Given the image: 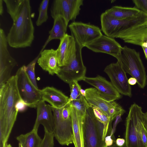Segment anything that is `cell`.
Returning <instances> with one entry per match:
<instances>
[{
  "label": "cell",
  "instance_id": "b9f144b4",
  "mask_svg": "<svg viewBox=\"0 0 147 147\" xmlns=\"http://www.w3.org/2000/svg\"><path fill=\"white\" fill-rule=\"evenodd\" d=\"M6 147H12V146L10 144H8Z\"/></svg>",
  "mask_w": 147,
  "mask_h": 147
},
{
  "label": "cell",
  "instance_id": "83f0119b",
  "mask_svg": "<svg viewBox=\"0 0 147 147\" xmlns=\"http://www.w3.org/2000/svg\"><path fill=\"white\" fill-rule=\"evenodd\" d=\"M40 53L34 59L29 63L27 66H26V73L34 87L38 89L37 85L36 79L35 72V68L36 64L40 57Z\"/></svg>",
  "mask_w": 147,
  "mask_h": 147
},
{
  "label": "cell",
  "instance_id": "7402d4cb",
  "mask_svg": "<svg viewBox=\"0 0 147 147\" xmlns=\"http://www.w3.org/2000/svg\"><path fill=\"white\" fill-rule=\"evenodd\" d=\"M54 20L53 27L49 32V36L43 46L42 51L50 41L54 39L60 40L66 34L68 24L64 19L61 16H58Z\"/></svg>",
  "mask_w": 147,
  "mask_h": 147
},
{
  "label": "cell",
  "instance_id": "ffe728a7",
  "mask_svg": "<svg viewBox=\"0 0 147 147\" xmlns=\"http://www.w3.org/2000/svg\"><path fill=\"white\" fill-rule=\"evenodd\" d=\"M85 91V98L88 103L92 106L99 108L110 117V109L117 103L115 101H109L106 100L99 94L95 88H87Z\"/></svg>",
  "mask_w": 147,
  "mask_h": 147
},
{
  "label": "cell",
  "instance_id": "74e56055",
  "mask_svg": "<svg viewBox=\"0 0 147 147\" xmlns=\"http://www.w3.org/2000/svg\"><path fill=\"white\" fill-rule=\"evenodd\" d=\"M143 121L145 127L147 130V111L143 114Z\"/></svg>",
  "mask_w": 147,
  "mask_h": 147
},
{
  "label": "cell",
  "instance_id": "5b68a950",
  "mask_svg": "<svg viewBox=\"0 0 147 147\" xmlns=\"http://www.w3.org/2000/svg\"><path fill=\"white\" fill-rule=\"evenodd\" d=\"M84 147H107L104 136V126L95 117L92 107L87 110L83 122Z\"/></svg>",
  "mask_w": 147,
  "mask_h": 147
},
{
  "label": "cell",
  "instance_id": "4dcf8cb0",
  "mask_svg": "<svg viewBox=\"0 0 147 147\" xmlns=\"http://www.w3.org/2000/svg\"><path fill=\"white\" fill-rule=\"evenodd\" d=\"M138 128L142 141L145 147H147V130L143 122V116L139 120Z\"/></svg>",
  "mask_w": 147,
  "mask_h": 147
},
{
  "label": "cell",
  "instance_id": "277c9868",
  "mask_svg": "<svg viewBox=\"0 0 147 147\" xmlns=\"http://www.w3.org/2000/svg\"><path fill=\"white\" fill-rule=\"evenodd\" d=\"M100 20L101 30L105 35L114 38L123 31L144 24L147 20V14L141 11L136 16L121 20L114 18L104 12L101 15Z\"/></svg>",
  "mask_w": 147,
  "mask_h": 147
},
{
  "label": "cell",
  "instance_id": "ee69618b",
  "mask_svg": "<svg viewBox=\"0 0 147 147\" xmlns=\"http://www.w3.org/2000/svg\"><path fill=\"white\" fill-rule=\"evenodd\" d=\"M144 24L146 25H147V20L146 21V22L144 23Z\"/></svg>",
  "mask_w": 147,
  "mask_h": 147
},
{
  "label": "cell",
  "instance_id": "8992f818",
  "mask_svg": "<svg viewBox=\"0 0 147 147\" xmlns=\"http://www.w3.org/2000/svg\"><path fill=\"white\" fill-rule=\"evenodd\" d=\"M143 113L141 107L136 103L129 108L125 124L126 147H145L141 138L138 128L139 120Z\"/></svg>",
  "mask_w": 147,
  "mask_h": 147
},
{
  "label": "cell",
  "instance_id": "d6a6232c",
  "mask_svg": "<svg viewBox=\"0 0 147 147\" xmlns=\"http://www.w3.org/2000/svg\"><path fill=\"white\" fill-rule=\"evenodd\" d=\"M28 106L24 101L22 98L16 102V107L18 112H23L27 109Z\"/></svg>",
  "mask_w": 147,
  "mask_h": 147
},
{
  "label": "cell",
  "instance_id": "7c38bea8",
  "mask_svg": "<svg viewBox=\"0 0 147 147\" xmlns=\"http://www.w3.org/2000/svg\"><path fill=\"white\" fill-rule=\"evenodd\" d=\"M104 71L108 75L112 85L120 93L130 97L131 96V88L128 83L126 73L118 61L107 65Z\"/></svg>",
  "mask_w": 147,
  "mask_h": 147
},
{
  "label": "cell",
  "instance_id": "8d00e7d4",
  "mask_svg": "<svg viewBox=\"0 0 147 147\" xmlns=\"http://www.w3.org/2000/svg\"><path fill=\"white\" fill-rule=\"evenodd\" d=\"M128 82L129 84L131 85H134L137 83L136 79L135 78L133 77L129 78L128 80Z\"/></svg>",
  "mask_w": 147,
  "mask_h": 147
},
{
  "label": "cell",
  "instance_id": "9a60e30c",
  "mask_svg": "<svg viewBox=\"0 0 147 147\" xmlns=\"http://www.w3.org/2000/svg\"><path fill=\"white\" fill-rule=\"evenodd\" d=\"M125 42L147 47V25L144 23L128 29L116 37Z\"/></svg>",
  "mask_w": 147,
  "mask_h": 147
},
{
  "label": "cell",
  "instance_id": "f546056e",
  "mask_svg": "<svg viewBox=\"0 0 147 147\" xmlns=\"http://www.w3.org/2000/svg\"><path fill=\"white\" fill-rule=\"evenodd\" d=\"M44 137L40 147H54V136L53 133L44 129Z\"/></svg>",
  "mask_w": 147,
  "mask_h": 147
},
{
  "label": "cell",
  "instance_id": "484cf974",
  "mask_svg": "<svg viewBox=\"0 0 147 147\" xmlns=\"http://www.w3.org/2000/svg\"><path fill=\"white\" fill-rule=\"evenodd\" d=\"M49 0H43L41 2L38 8L39 15L36 22L37 26H41L47 21L48 18L47 9Z\"/></svg>",
  "mask_w": 147,
  "mask_h": 147
},
{
  "label": "cell",
  "instance_id": "60d3db41",
  "mask_svg": "<svg viewBox=\"0 0 147 147\" xmlns=\"http://www.w3.org/2000/svg\"><path fill=\"white\" fill-rule=\"evenodd\" d=\"M108 147H126L124 145L122 147H120L117 146L115 142L112 146H108Z\"/></svg>",
  "mask_w": 147,
  "mask_h": 147
},
{
  "label": "cell",
  "instance_id": "e575fe53",
  "mask_svg": "<svg viewBox=\"0 0 147 147\" xmlns=\"http://www.w3.org/2000/svg\"><path fill=\"white\" fill-rule=\"evenodd\" d=\"M115 140L111 136H106L105 140V144L107 147L112 146L115 142Z\"/></svg>",
  "mask_w": 147,
  "mask_h": 147
},
{
  "label": "cell",
  "instance_id": "6da1fadb",
  "mask_svg": "<svg viewBox=\"0 0 147 147\" xmlns=\"http://www.w3.org/2000/svg\"><path fill=\"white\" fill-rule=\"evenodd\" d=\"M13 23L6 36L8 44L15 48L30 47L34 38V28L29 0H3Z\"/></svg>",
  "mask_w": 147,
  "mask_h": 147
},
{
  "label": "cell",
  "instance_id": "30bf717a",
  "mask_svg": "<svg viewBox=\"0 0 147 147\" xmlns=\"http://www.w3.org/2000/svg\"><path fill=\"white\" fill-rule=\"evenodd\" d=\"M83 0H54L50 9L51 15L54 19L58 16L63 17L68 24L70 21L74 22L80 14Z\"/></svg>",
  "mask_w": 147,
  "mask_h": 147
},
{
  "label": "cell",
  "instance_id": "d4e9b609",
  "mask_svg": "<svg viewBox=\"0 0 147 147\" xmlns=\"http://www.w3.org/2000/svg\"><path fill=\"white\" fill-rule=\"evenodd\" d=\"M94 114L97 119L104 126V136H110L112 127V121L110 117L105 113L98 107L92 106Z\"/></svg>",
  "mask_w": 147,
  "mask_h": 147
},
{
  "label": "cell",
  "instance_id": "d590c367",
  "mask_svg": "<svg viewBox=\"0 0 147 147\" xmlns=\"http://www.w3.org/2000/svg\"><path fill=\"white\" fill-rule=\"evenodd\" d=\"M115 143L117 146L122 147L125 145V140L123 138H118L116 140Z\"/></svg>",
  "mask_w": 147,
  "mask_h": 147
},
{
  "label": "cell",
  "instance_id": "52a82bcc",
  "mask_svg": "<svg viewBox=\"0 0 147 147\" xmlns=\"http://www.w3.org/2000/svg\"><path fill=\"white\" fill-rule=\"evenodd\" d=\"M76 44L75 52L69 63L66 66L60 67V70L57 75L61 80L69 84L74 80H83L86 77V68L82 60V48L76 41Z\"/></svg>",
  "mask_w": 147,
  "mask_h": 147
},
{
  "label": "cell",
  "instance_id": "cb8c5ba5",
  "mask_svg": "<svg viewBox=\"0 0 147 147\" xmlns=\"http://www.w3.org/2000/svg\"><path fill=\"white\" fill-rule=\"evenodd\" d=\"M16 139L22 147H40L42 139L38 135V131L33 129L28 133L17 136Z\"/></svg>",
  "mask_w": 147,
  "mask_h": 147
},
{
  "label": "cell",
  "instance_id": "f35d334b",
  "mask_svg": "<svg viewBox=\"0 0 147 147\" xmlns=\"http://www.w3.org/2000/svg\"><path fill=\"white\" fill-rule=\"evenodd\" d=\"M3 0H0V15L1 16L2 15L3 12Z\"/></svg>",
  "mask_w": 147,
  "mask_h": 147
},
{
  "label": "cell",
  "instance_id": "9c48e42d",
  "mask_svg": "<svg viewBox=\"0 0 147 147\" xmlns=\"http://www.w3.org/2000/svg\"><path fill=\"white\" fill-rule=\"evenodd\" d=\"M68 27L71 35L82 48L102 35L99 27L89 23L74 21Z\"/></svg>",
  "mask_w": 147,
  "mask_h": 147
},
{
  "label": "cell",
  "instance_id": "836d02e7",
  "mask_svg": "<svg viewBox=\"0 0 147 147\" xmlns=\"http://www.w3.org/2000/svg\"><path fill=\"white\" fill-rule=\"evenodd\" d=\"M125 113L121 112L117 115L115 118V120L114 123L111 133L110 136L113 138H115L113 136L115 132L116 128L118 124L122 121L121 116Z\"/></svg>",
  "mask_w": 147,
  "mask_h": 147
},
{
  "label": "cell",
  "instance_id": "603a6c76",
  "mask_svg": "<svg viewBox=\"0 0 147 147\" xmlns=\"http://www.w3.org/2000/svg\"><path fill=\"white\" fill-rule=\"evenodd\" d=\"M141 11L135 7L115 6L107 9L105 12L114 18L121 20L136 16Z\"/></svg>",
  "mask_w": 147,
  "mask_h": 147
},
{
  "label": "cell",
  "instance_id": "5bb4252c",
  "mask_svg": "<svg viewBox=\"0 0 147 147\" xmlns=\"http://www.w3.org/2000/svg\"><path fill=\"white\" fill-rule=\"evenodd\" d=\"M86 47L94 52L107 54L115 58L122 47L114 38L103 34Z\"/></svg>",
  "mask_w": 147,
  "mask_h": 147
},
{
  "label": "cell",
  "instance_id": "7a4b0ae2",
  "mask_svg": "<svg viewBox=\"0 0 147 147\" xmlns=\"http://www.w3.org/2000/svg\"><path fill=\"white\" fill-rule=\"evenodd\" d=\"M16 75L0 87V147H6L18 111L16 104L21 98Z\"/></svg>",
  "mask_w": 147,
  "mask_h": 147
},
{
  "label": "cell",
  "instance_id": "e0dca14e",
  "mask_svg": "<svg viewBox=\"0 0 147 147\" xmlns=\"http://www.w3.org/2000/svg\"><path fill=\"white\" fill-rule=\"evenodd\" d=\"M36 108L37 115L33 129L38 131L40 125H42L44 129L53 133L54 117L51 106L42 100L38 103Z\"/></svg>",
  "mask_w": 147,
  "mask_h": 147
},
{
  "label": "cell",
  "instance_id": "8fae6325",
  "mask_svg": "<svg viewBox=\"0 0 147 147\" xmlns=\"http://www.w3.org/2000/svg\"><path fill=\"white\" fill-rule=\"evenodd\" d=\"M8 42L3 29H0V87L11 78L13 68L17 65L16 60L7 49Z\"/></svg>",
  "mask_w": 147,
  "mask_h": 147
},
{
  "label": "cell",
  "instance_id": "4fadbf2b",
  "mask_svg": "<svg viewBox=\"0 0 147 147\" xmlns=\"http://www.w3.org/2000/svg\"><path fill=\"white\" fill-rule=\"evenodd\" d=\"M83 80L94 87L99 94L107 101H115L121 98L120 93L111 82L101 76L97 75L94 78L85 77Z\"/></svg>",
  "mask_w": 147,
  "mask_h": 147
},
{
  "label": "cell",
  "instance_id": "44dd1931",
  "mask_svg": "<svg viewBox=\"0 0 147 147\" xmlns=\"http://www.w3.org/2000/svg\"><path fill=\"white\" fill-rule=\"evenodd\" d=\"M71 117L74 146L84 147L83 128L84 116L79 113L71 104Z\"/></svg>",
  "mask_w": 147,
  "mask_h": 147
},
{
  "label": "cell",
  "instance_id": "f1b7e54d",
  "mask_svg": "<svg viewBox=\"0 0 147 147\" xmlns=\"http://www.w3.org/2000/svg\"><path fill=\"white\" fill-rule=\"evenodd\" d=\"M69 85L71 92L69 103L72 100L80 99L83 96L81 92L82 88L77 81H73L69 84Z\"/></svg>",
  "mask_w": 147,
  "mask_h": 147
},
{
  "label": "cell",
  "instance_id": "1f68e13d",
  "mask_svg": "<svg viewBox=\"0 0 147 147\" xmlns=\"http://www.w3.org/2000/svg\"><path fill=\"white\" fill-rule=\"evenodd\" d=\"M135 7L147 14V0H133Z\"/></svg>",
  "mask_w": 147,
  "mask_h": 147
},
{
  "label": "cell",
  "instance_id": "d6986e66",
  "mask_svg": "<svg viewBox=\"0 0 147 147\" xmlns=\"http://www.w3.org/2000/svg\"><path fill=\"white\" fill-rule=\"evenodd\" d=\"M37 62L44 70L51 75H57L60 70L58 65L56 50L53 49L41 51Z\"/></svg>",
  "mask_w": 147,
  "mask_h": 147
},
{
  "label": "cell",
  "instance_id": "ba28073f",
  "mask_svg": "<svg viewBox=\"0 0 147 147\" xmlns=\"http://www.w3.org/2000/svg\"><path fill=\"white\" fill-rule=\"evenodd\" d=\"M17 86L21 98L28 107L36 108L38 103L42 100L39 89L34 86L26 71V66L23 65L17 70Z\"/></svg>",
  "mask_w": 147,
  "mask_h": 147
},
{
  "label": "cell",
  "instance_id": "2e32d148",
  "mask_svg": "<svg viewBox=\"0 0 147 147\" xmlns=\"http://www.w3.org/2000/svg\"><path fill=\"white\" fill-rule=\"evenodd\" d=\"M76 47L74 38L66 33L60 40L58 47L56 50L59 67L66 66L69 64L75 52Z\"/></svg>",
  "mask_w": 147,
  "mask_h": 147
},
{
  "label": "cell",
  "instance_id": "4316f807",
  "mask_svg": "<svg viewBox=\"0 0 147 147\" xmlns=\"http://www.w3.org/2000/svg\"><path fill=\"white\" fill-rule=\"evenodd\" d=\"M70 103L77 111L84 116H85L87 109L92 107L84 96L80 99L72 100Z\"/></svg>",
  "mask_w": 147,
  "mask_h": 147
},
{
  "label": "cell",
  "instance_id": "3957f363",
  "mask_svg": "<svg viewBox=\"0 0 147 147\" xmlns=\"http://www.w3.org/2000/svg\"><path fill=\"white\" fill-rule=\"evenodd\" d=\"M116 58L126 73L135 78L139 86L144 88L147 84V76L140 53L125 46Z\"/></svg>",
  "mask_w": 147,
  "mask_h": 147
},
{
  "label": "cell",
  "instance_id": "ac0fdd59",
  "mask_svg": "<svg viewBox=\"0 0 147 147\" xmlns=\"http://www.w3.org/2000/svg\"><path fill=\"white\" fill-rule=\"evenodd\" d=\"M39 92L41 99L54 107L61 108L69 103V98L54 87L47 86L39 89Z\"/></svg>",
  "mask_w": 147,
  "mask_h": 147
},
{
  "label": "cell",
  "instance_id": "7bdbcfd3",
  "mask_svg": "<svg viewBox=\"0 0 147 147\" xmlns=\"http://www.w3.org/2000/svg\"><path fill=\"white\" fill-rule=\"evenodd\" d=\"M19 147H22V145L21 144L19 143Z\"/></svg>",
  "mask_w": 147,
  "mask_h": 147
},
{
  "label": "cell",
  "instance_id": "ab89813d",
  "mask_svg": "<svg viewBox=\"0 0 147 147\" xmlns=\"http://www.w3.org/2000/svg\"><path fill=\"white\" fill-rule=\"evenodd\" d=\"M141 47L143 50L146 58L147 60V47L144 46Z\"/></svg>",
  "mask_w": 147,
  "mask_h": 147
}]
</instances>
